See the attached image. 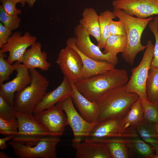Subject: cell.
I'll list each match as a JSON object with an SVG mask.
<instances>
[{"mask_svg": "<svg viewBox=\"0 0 158 158\" xmlns=\"http://www.w3.org/2000/svg\"><path fill=\"white\" fill-rule=\"evenodd\" d=\"M128 80L126 70L114 68L104 73L82 79L75 84L78 90L86 98L96 102L107 90L125 85Z\"/></svg>", "mask_w": 158, "mask_h": 158, "instance_id": "1", "label": "cell"}, {"mask_svg": "<svg viewBox=\"0 0 158 158\" xmlns=\"http://www.w3.org/2000/svg\"><path fill=\"white\" fill-rule=\"evenodd\" d=\"M126 84L108 90L96 102L98 122L112 118H123L140 97L137 94L128 91Z\"/></svg>", "mask_w": 158, "mask_h": 158, "instance_id": "2", "label": "cell"}, {"mask_svg": "<svg viewBox=\"0 0 158 158\" xmlns=\"http://www.w3.org/2000/svg\"><path fill=\"white\" fill-rule=\"evenodd\" d=\"M113 12L116 17L122 21L126 29L127 45L125 51L122 53V56L126 63L132 65L137 55L146 47V45L144 46L141 43V37L144 30L153 18L142 19L134 17L119 9H114Z\"/></svg>", "mask_w": 158, "mask_h": 158, "instance_id": "3", "label": "cell"}, {"mask_svg": "<svg viewBox=\"0 0 158 158\" xmlns=\"http://www.w3.org/2000/svg\"><path fill=\"white\" fill-rule=\"evenodd\" d=\"M29 71L31 78L30 83L16 93L14 99L16 111L24 114H33L35 107L46 93L49 84L47 79L36 69Z\"/></svg>", "mask_w": 158, "mask_h": 158, "instance_id": "4", "label": "cell"}, {"mask_svg": "<svg viewBox=\"0 0 158 158\" xmlns=\"http://www.w3.org/2000/svg\"><path fill=\"white\" fill-rule=\"evenodd\" d=\"M16 116L19 125L18 133L12 139V141L32 145L44 139L54 136L38 122L33 114H24L16 112Z\"/></svg>", "mask_w": 158, "mask_h": 158, "instance_id": "5", "label": "cell"}, {"mask_svg": "<svg viewBox=\"0 0 158 158\" xmlns=\"http://www.w3.org/2000/svg\"><path fill=\"white\" fill-rule=\"evenodd\" d=\"M61 141L59 137L51 136L30 145L11 141L9 145L19 158H56V147Z\"/></svg>", "mask_w": 158, "mask_h": 158, "instance_id": "6", "label": "cell"}, {"mask_svg": "<svg viewBox=\"0 0 158 158\" xmlns=\"http://www.w3.org/2000/svg\"><path fill=\"white\" fill-rule=\"evenodd\" d=\"M154 48L152 41H148L141 61L137 66L131 69V75L126 84L128 91L137 94L141 99H147L146 83L153 56Z\"/></svg>", "mask_w": 158, "mask_h": 158, "instance_id": "7", "label": "cell"}, {"mask_svg": "<svg viewBox=\"0 0 158 158\" xmlns=\"http://www.w3.org/2000/svg\"><path fill=\"white\" fill-rule=\"evenodd\" d=\"M139 137L134 127H128L124 123L123 118L117 117L98 122L87 138L126 139Z\"/></svg>", "mask_w": 158, "mask_h": 158, "instance_id": "8", "label": "cell"}, {"mask_svg": "<svg viewBox=\"0 0 158 158\" xmlns=\"http://www.w3.org/2000/svg\"><path fill=\"white\" fill-rule=\"evenodd\" d=\"M66 115L68 125L73 135L72 142H82L89 136L92 130L97 123H90L79 114L75 108L71 97L59 102Z\"/></svg>", "mask_w": 158, "mask_h": 158, "instance_id": "9", "label": "cell"}, {"mask_svg": "<svg viewBox=\"0 0 158 158\" xmlns=\"http://www.w3.org/2000/svg\"><path fill=\"white\" fill-rule=\"evenodd\" d=\"M56 63L70 81L75 83L82 79V59L78 52L71 47L66 45L60 50Z\"/></svg>", "mask_w": 158, "mask_h": 158, "instance_id": "10", "label": "cell"}, {"mask_svg": "<svg viewBox=\"0 0 158 158\" xmlns=\"http://www.w3.org/2000/svg\"><path fill=\"white\" fill-rule=\"evenodd\" d=\"M60 102L54 106L34 115L35 119L54 137L63 134L68 125L66 115L63 111Z\"/></svg>", "mask_w": 158, "mask_h": 158, "instance_id": "11", "label": "cell"}, {"mask_svg": "<svg viewBox=\"0 0 158 158\" xmlns=\"http://www.w3.org/2000/svg\"><path fill=\"white\" fill-rule=\"evenodd\" d=\"M75 45L83 54L92 59L99 61H106L116 65L118 59L117 56L110 53L104 54L97 45L91 41L90 35L85 29L79 24L74 29Z\"/></svg>", "mask_w": 158, "mask_h": 158, "instance_id": "12", "label": "cell"}, {"mask_svg": "<svg viewBox=\"0 0 158 158\" xmlns=\"http://www.w3.org/2000/svg\"><path fill=\"white\" fill-rule=\"evenodd\" d=\"M37 38L26 32L22 36L20 32H16L8 38L6 43L0 48L4 53L9 52L6 60L10 64L19 63L28 48L37 42Z\"/></svg>", "mask_w": 158, "mask_h": 158, "instance_id": "13", "label": "cell"}, {"mask_svg": "<svg viewBox=\"0 0 158 158\" xmlns=\"http://www.w3.org/2000/svg\"><path fill=\"white\" fill-rule=\"evenodd\" d=\"M112 5L114 9L123 10L129 15L140 18L158 15V2L156 0H115Z\"/></svg>", "mask_w": 158, "mask_h": 158, "instance_id": "14", "label": "cell"}, {"mask_svg": "<svg viewBox=\"0 0 158 158\" xmlns=\"http://www.w3.org/2000/svg\"><path fill=\"white\" fill-rule=\"evenodd\" d=\"M16 71V76L12 80L0 84V96L13 106L15 93L23 89L31 81L29 70L23 64L17 62Z\"/></svg>", "mask_w": 158, "mask_h": 158, "instance_id": "15", "label": "cell"}, {"mask_svg": "<svg viewBox=\"0 0 158 158\" xmlns=\"http://www.w3.org/2000/svg\"><path fill=\"white\" fill-rule=\"evenodd\" d=\"M75 37H70L66 41V45L74 49L80 56L83 64L82 79L104 73L115 68L114 64L106 61L95 60L86 56L76 47Z\"/></svg>", "mask_w": 158, "mask_h": 158, "instance_id": "16", "label": "cell"}, {"mask_svg": "<svg viewBox=\"0 0 158 158\" xmlns=\"http://www.w3.org/2000/svg\"><path fill=\"white\" fill-rule=\"evenodd\" d=\"M72 87L68 79L64 76L60 84L53 91L46 92L41 101L35 107L34 115L50 108L65 99L71 97Z\"/></svg>", "mask_w": 158, "mask_h": 158, "instance_id": "17", "label": "cell"}, {"mask_svg": "<svg viewBox=\"0 0 158 158\" xmlns=\"http://www.w3.org/2000/svg\"><path fill=\"white\" fill-rule=\"evenodd\" d=\"M70 82L73 89L71 97L80 114L90 123H98L99 113L97 103L92 102L87 99L78 90L74 83Z\"/></svg>", "mask_w": 158, "mask_h": 158, "instance_id": "18", "label": "cell"}, {"mask_svg": "<svg viewBox=\"0 0 158 158\" xmlns=\"http://www.w3.org/2000/svg\"><path fill=\"white\" fill-rule=\"evenodd\" d=\"M47 59L46 53L42 50L41 44L36 42L26 50L20 63H22L29 70L39 68L47 71L51 66Z\"/></svg>", "mask_w": 158, "mask_h": 158, "instance_id": "19", "label": "cell"}, {"mask_svg": "<svg viewBox=\"0 0 158 158\" xmlns=\"http://www.w3.org/2000/svg\"><path fill=\"white\" fill-rule=\"evenodd\" d=\"M77 158H112L106 146L103 144L84 141L72 142Z\"/></svg>", "mask_w": 158, "mask_h": 158, "instance_id": "20", "label": "cell"}, {"mask_svg": "<svg viewBox=\"0 0 158 158\" xmlns=\"http://www.w3.org/2000/svg\"><path fill=\"white\" fill-rule=\"evenodd\" d=\"M82 16L79 24L98 43L100 40L99 15L94 8L89 7L84 9Z\"/></svg>", "mask_w": 158, "mask_h": 158, "instance_id": "21", "label": "cell"}, {"mask_svg": "<svg viewBox=\"0 0 158 158\" xmlns=\"http://www.w3.org/2000/svg\"><path fill=\"white\" fill-rule=\"evenodd\" d=\"M135 128L140 137L154 148V158H158V132L154 125L143 121Z\"/></svg>", "mask_w": 158, "mask_h": 158, "instance_id": "22", "label": "cell"}, {"mask_svg": "<svg viewBox=\"0 0 158 158\" xmlns=\"http://www.w3.org/2000/svg\"><path fill=\"white\" fill-rule=\"evenodd\" d=\"M145 88L147 100L158 104V68L150 67Z\"/></svg>", "mask_w": 158, "mask_h": 158, "instance_id": "23", "label": "cell"}, {"mask_svg": "<svg viewBox=\"0 0 158 158\" xmlns=\"http://www.w3.org/2000/svg\"><path fill=\"white\" fill-rule=\"evenodd\" d=\"M116 17L113 11L106 10L99 15L100 40L97 46L100 49L104 48L107 40L110 35L109 26L111 20Z\"/></svg>", "mask_w": 158, "mask_h": 158, "instance_id": "24", "label": "cell"}, {"mask_svg": "<svg viewBox=\"0 0 158 158\" xmlns=\"http://www.w3.org/2000/svg\"><path fill=\"white\" fill-rule=\"evenodd\" d=\"M126 36L110 34L107 38L104 50V54L110 53L117 56L119 53L123 52L127 45Z\"/></svg>", "mask_w": 158, "mask_h": 158, "instance_id": "25", "label": "cell"}, {"mask_svg": "<svg viewBox=\"0 0 158 158\" xmlns=\"http://www.w3.org/2000/svg\"><path fill=\"white\" fill-rule=\"evenodd\" d=\"M143 112L139 97L133 104L126 116L123 118L124 123L128 127H135L143 121Z\"/></svg>", "mask_w": 158, "mask_h": 158, "instance_id": "26", "label": "cell"}, {"mask_svg": "<svg viewBox=\"0 0 158 158\" xmlns=\"http://www.w3.org/2000/svg\"><path fill=\"white\" fill-rule=\"evenodd\" d=\"M140 100L143 109V121L154 125L158 123V104L152 103L147 99L140 98Z\"/></svg>", "mask_w": 158, "mask_h": 158, "instance_id": "27", "label": "cell"}, {"mask_svg": "<svg viewBox=\"0 0 158 158\" xmlns=\"http://www.w3.org/2000/svg\"><path fill=\"white\" fill-rule=\"evenodd\" d=\"M6 56L5 53L0 50V84L8 80L10 75L17 67V62L13 64H10L5 59Z\"/></svg>", "mask_w": 158, "mask_h": 158, "instance_id": "28", "label": "cell"}, {"mask_svg": "<svg viewBox=\"0 0 158 158\" xmlns=\"http://www.w3.org/2000/svg\"><path fill=\"white\" fill-rule=\"evenodd\" d=\"M133 147L140 155L146 158H154L155 152L153 147L145 142L140 138H134L133 143L128 145Z\"/></svg>", "mask_w": 158, "mask_h": 158, "instance_id": "29", "label": "cell"}, {"mask_svg": "<svg viewBox=\"0 0 158 158\" xmlns=\"http://www.w3.org/2000/svg\"><path fill=\"white\" fill-rule=\"evenodd\" d=\"M18 123L16 118L8 120L0 117V133L15 136L18 133Z\"/></svg>", "mask_w": 158, "mask_h": 158, "instance_id": "30", "label": "cell"}, {"mask_svg": "<svg viewBox=\"0 0 158 158\" xmlns=\"http://www.w3.org/2000/svg\"><path fill=\"white\" fill-rule=\"evenodd\" d=\"M0 21L4 26L12 31L18 28L21 19L18 15H12L7 13L2 6L0 5Z\"/></svg>", "mask_w": 158, "mask_h": 158, "instance_id": "31", "label": "cell"}, {"mask_svg": "<svg viewBox=\"0 0 158 158\" xmlns=\"http://www.w3.org/2000/svg\"><path fill=\"white\" fill-rule=\"evenodd\" d=\"M148 25L150 30L153 34L155 40L153 56L150 67L158 68V16L154 18L153 20L150 21Z\"/></svg>", "mask_w": 158, "mask_h": 158, "instance_id": "32", "label": "cell"}, {"mask_svg": "<svg viewBox=\"0 0 158 158\" xmlns=\"http://www.w3.org/2000/svg\"><path fill=\"white\" fill-rule=\"evenodd\" d=\"M14 106L0 96V117L10 120L16 118Z\"/></svg>", "mask_w": 158, "mask_h": 158, "instance_id": "33", "label": "cell"}, {"mask_svg": "<svg viewBox=\"0 0 158 158\" xmlns=\"http://www.w3.org/2000/svg\"><path fill=\"white\" fill-rule=\"evenodd\" d=\"M111 34L126 36V32L125 27L121 20L114 21L111 20L110 24Z\"/></svg>", "mask_w": 158, "mask_h": 158, "instance_id": "34", "label": "cell"}, {"mask_svg": "<svg viewBox=\"0 0 158 158\" xmlns=\"http://www.w3.org/2000/svg\"><path fill=\"white\" fill-rule=\"evenodd\" d=\"M1 5L4 11L9 14L18 15L21 11L16 7L17 3L14 0H0Z\"/></svg>", "mask_w": 158, "mask_h": 158, "instance_id": "35", "label": "cell"}, {"mask_svg": "<svg viewBox=\"0 0 158 158\" xmlns=\"http://www.w3.org/2000/svg\"><path fill=\"white\" fill-rule=\"evenodd\" d=\"M12 31L0 23V48L5 44L11 36Z\"/></svg>", "mask_w": 158, "mask_h": 158, "instance_id": "36", "label": "cell"}, {"mask_svg": "<svg viewBox=\"0 0 158 158\" xmlns=\"http://www.w3.org/2000/svg\"><path fill=\"white\" fill-rule=\"evenodd\" d=\"M14 136L12 135H7L5 137L0 139V149L5 150L7 148L6 142L11 139H12Z\"/></svg>", "mask_w": 158, "mask_h": 158, "instance_id": "37", "label": "cell"}, {"mask_svg": "<svg viewBox=\"0 0 158 158\" xmlns=\"http://www.w3.org/2000/svg\"><path fill=\"white\" fill-rule=\"evenodd\" d=\"M36 1V0H26V2L30 7H32L33 6Z\"/></svg>", "mask_w": 158, "mask_h": 158, "instance_id": "38", "label": "cell"}, {"mask_svg": "<svg viewBox=\"0 0 158 158\" xmlns=\"http://www.w3.org/2000/svg\"><path fill=\"white\" fill-rule=\"evenodd\" d=\"M17 3H20L21 4L22 6H24L26 0H14Z\"/></svg>", "mask_w": 158, "mask_h": 158, "instance_id": "39", "label": "cell"}, {"mask_svg": "<svg viewBox=\"0 0 158 158\" xmlns=\"http://www.w3.org/2000/svg\"><path fill=\"white\" fill-rule=\"evenodd\" d=\"M0 158H9V157L5 152L2 151H0Z\"/></svg>", "mask_w": 158, "mask_h": 158, "instance_id": "40", "label": "cell"}, {"mask_svg": "<svg viewBox=\"0 0 158 158\" xmlns=\"http://www.w3.org/2000/svg\"><path fill=\"white\" fill-rule=\"evenodd\" d=\"M154 125L155 126L158 132V123L155 124Z\"/></svg>", "mask_w": 158, "mask_h": 158, "instance_id": "41", "label": "cell"}, {"mask_svg": "<svg viewBox=\"0 0 158 158\" xmlns=\"http://www.w3.org/2000/svg\"><path fill=\"white\" fill-rule=\"evenodd\" d=\"M158 2V0H156Z\"/></svg>", "mask_w": 158, "mask_h": 158, "instance_id": "42", "label": "cell"}]
</instances>
